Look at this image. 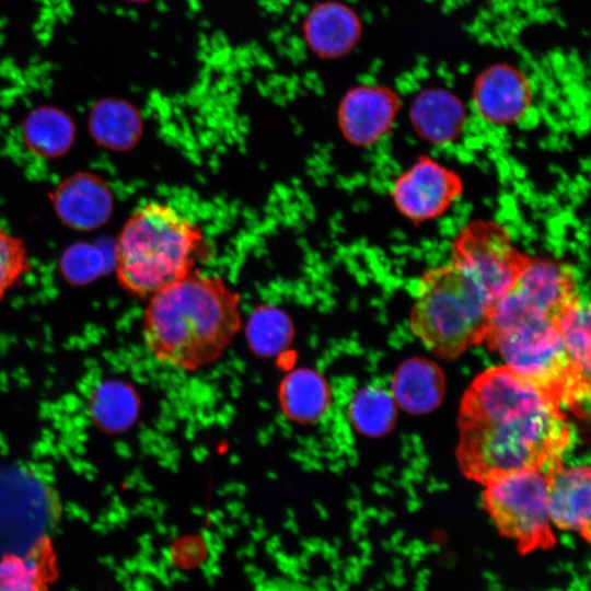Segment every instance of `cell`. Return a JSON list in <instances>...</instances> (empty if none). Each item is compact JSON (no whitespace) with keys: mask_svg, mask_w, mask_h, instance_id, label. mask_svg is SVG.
Instances as JSON below:
<instances>
[{"mask_svg":"<svg viewBox=\"0 0 591 591\" xmlns=\"http://www.w3.org/2000/svg\"><path fill=\"white\" fill-rule=\"evenodd\" d=\"M459 432L460 468L480 484L515 470L543 471L571 441L560 404L505 364L470 384L461 399Z\"/></svg>","mask_w":591,"mask_h":591,"instance_id":"1","label":"cell"},{"mask_svg":"<svg viewBox=\"0 0 591 591\" xmlns=\"http://www.w3.org/2000/svg\"><path fill=\"white\" fill-rule=\"evenodd\" d=\"M148 299L144 347L157 362L179 371L218 361L243 325L240 294L217 275L194 269Z\"/></svg>","mask_w":591,"mask_h":591,"instance_id":"2","label":"cell"},{"mask_svg":"<svg viewBox=\"0 0 591 591\" xmlns=\"http://www.w3.org/2000/svg\"><path fill=\"white\" fill-rule=\"evenodd\" d=\"M200 227L173 206L148 201L125 222L115 245L120 287L149 298L192 270L204 246Z\"/></svg>","mask_w":591,"mask_h":591,"instance_id":"3","label":"cell"},{"mask_svg":"<svg viewBox=\"0 0 591 591\" xmlns=\"http://www.w3.org/2000/svg\"><path fill=\"white\" fill-rule=\"evenodd\" d=\"M493 300L466 271L449 263L420 277L410 328L437 356L454 359L484 341Z\"/></svg>","mask_w":591,"mask_h":591,"instance_id":"4","label":"cell"},{"mask_svg":"<svg viewBox=\"0 0 591 591\" xmlns=\"http://www.w3.org/2000/svg\"><path fill=\"white\" fill-rule=\"evenodd\" d=\"M484 341L510 370L553 396L560 406L584 412L590 379L569 360L556 324H538L488 335Z\"/></svg>","mask_w":591,"mask_h":591,"instance_id":"5","label":"cell"},{"mask_svg":"<svg viewBox=\"0 0 591 591\" xmlns=\"http://www.w3.org/2000/svg\"><path fill=\"white\" fill-rule=\"evenodd\" d=\"M483 485L487 513L499 533L512 541L521 555L555 546L543 471L515 470L494 475Z\"/></svg>","mask_w":591,"mask_h":591,"instance_id":"6","label":"cell"},{"mask_svg":"<svg viewBox=\"0 0 591 591\" xmlns=\"http://www.w3.org/2000/svg\"><path fill=\"white\" fill-rule=\"evenodd\" d=\"M565 265L532 258L513 287L494 302L486 335L544 323H558L580 297Z\"/></svg>","mask_w":591,"mask_h":591,"instance_id":"7","label":"cell"},{"mask_svg":"<svg viewBox=\"0 0 591 591\" xmlns=\"http://www.w3.org/2000/svg\"><path fill=\"white\" fill-rule=\"evenodd\" d=\"M531 260L512 244L502 225L475 220L454 239L450 263L471 275L495 302L513 287Z\"/></svg>","mask_w":591,"mask_h":591,"instance_id":"8","label":"cell"},{"mask_svg":"<svg viewBox=\"0 0 591 591\" xmlns=\"http://www.w3.org/2000/svg\"><path fill=\"white\" fill-rule=\"evenodd\" d=\"M462 190L457 173L424 155L395 181L392 197L402 215L421 222L441 216Z\"/></svg>","mask_w":591,"mask_h":591,"instance_id":"9","label":"cell"},{"mask_svg":"<svg viewBox=\"0 0 591 591\" xmlns=\"http://www.w3.org/2000/svg\"><path fill=\"white\" fill-rule=\"evenodd\" d=\"M401 106L399 94L390 86L356 85L339 103L337 124L348 142L371 146L391 130Z\"/></svg>","mask_w":591,"mask_h":591,"instance_id":"10","label":"cell"},{"mask_svg":"<svg viewBox=\"0 0 591 591\" xmlns=\"http://www.w3.org/2000/svg\"><path fill=\"white\" fill-rule=\"evenodd\" d=\"M532 96L525 73L509 62L488 66L473 83L472 97L478 115L497 126L520 120L528 112Z\"/></svg>","mask_w":591,"mask_h":591,"instance_id":"11","label":"cell"},{"mask_svg":"<svg viewBox=\"0 0 591 591\" xmlns=\"http://www.w3.org/2000/svg\"><path fill=\"white\" fill-rule=\"evenodd\" d=\"M552 525L578 533L590 542L591 471L588 465L564 466L557 460L543 470Z\"/></svg>","mask_w":591,"mask_h":591,"instance_id":"12","label":"cell"},{"mask_svg":"<svg viewBox=\"0 0 591 591\" xmlns=\"http://www.w3.org/2000/svg\"><path fill=\"white\" fill-rule=\"evenodd\" d=\"M303 37L311 51L322 59H337L350 54L362 34V22L349 5L326 0L315 3L302 24Z\"/></svg>","mask_w":591,"mask_h":591,"instance_id":"13","label":"cell"},{"mask_svg":"<svg viewBox=\"0 0 591 591\" xmlns=\"http://www.w3.org/2000/svg\"><path fill=\"white\" fill-rule=\"evenodd\" d=\"M54 204L58 217L69 227L92 230L111 216L113 196L107 185L93 174L73 175L55 192Z\"/></svg>","mask_w":591,"mask_h":591,"instance_id":"14","label":"cell"},{"mask_svg":"<svg viewBox=\"0 0 591 591\" xmlns=\"http://www.w3.org/2000/svg\"><path fill=\"white\" fill-rule=\"evenodd\" d=\"M277 401L283 416L298 425H314L326 417L332 406V389L318 370L299 367L280 380Z\"/></svg>","mask_w":591,"mask_h":591,"instance_id":"15","label":"cell"},{"mask_svg":"<svg viewBox=\"0 0 591 591\" xmlns=\"http://www.w3.org/2000/svg\"><path fill=\"white\" fill-rule=\"evenodd\" d=\"M409 118L421 139L441 144L460 136L466 114L462 101L454 93L444 88H427L414 97Z\"/></svg>","mask_w":591,"mask_h":591,"instance_id":"16","label":"cell"},{"mask_svg":"<svg viewBox=\"0 0 591 591\" xmlns=\"http://www.w3.org/2000/svg\"><path fill=\"white\" fill-rule=\"evenodd\" d=\"M445 381L440 367L427 359L412 358L403 362L392 380V396L403 409L424 414L442 401Z\"/></svg>","mask_w":591,"mask_h":591,"instance_id":"17","label":"cell"},{"mask_svg":"<svg viewBox=\"0 0 591 591\" xmlns=\"http://www.w3.org/2000/svg\"><path fill=\"white\" fill-rule=\"evenodd\" d=\"M90 131L102 147L113 150L132 148L142 134V119L138 109L119 99L97 102L90 114Z\"/></svg>","mask_w":591,"mask_h":591,"instance_id":"18","label":"cell"},{"mask_svg":"<svg viewBox=\"0 0 591 591\" xmlns=\"http://www.w3.org/2000/svg\"><path fill=\"white\" fill-rule=\"evenodd\" d=\"M74 135L72 119L54 106L37 107L23 124L25 143L34 153L46 159L63 155L72 146Z\"/></svg>","mask_w":591,"mask_h":591,"instance_id":"19","label":"cell"},{"mask_svg":"<svg viewBox=\"0 0 591 591\" xmlns=\"http://www.w3.org/2000/svg\"><path fill=\"white\" fill-rule=\"evenodd\" d=\"M294 325L282 309L262 304L254 309L245 324V338L252 352L262 358H273L292 343Z\"/></svg>","mask_w":591,"mask_h":591,"instance_id":"20","label":"cell"},{"mask_svg":"<svg viewBox=\"0 0 591 591\" xmlns=\"http://www.w3.org/2000/svg\"><path fill=\"white\" fill-rule=\"evenodd\" d=\"M396 403L387 391L376 385L359 389L348 405V418L355 430L366 437L386 434L396 420Z\"/></svg>","mask_w":591,"mask_h":591,"instance_id":"21","label":"cell"},{"mask_svg":"<svg viewBox=\"0 0 591 591\" xmlns=\"http://www.w3.org/2000/svg\"><path fill=\"white\" fill-rule=\"evenodd\" d=\"M557 331L575 369L590 379V304L580 296L561 315Z\"/></svg>","mask_w":591,"mask_h":591,"instance_id":"22","label":"cell"},{"mask_svg":"<svg viewBox=\"0 0 591 591\" xmlns=\"http://www.w3.org/2000/svg\"><path fill=\"white\" fill-rule=\"evenodd\" d=\"M135 392L123 383L106 382L94 393L91 401L93 418L109 430L129 426L137 413Z\"/></svg>","mask_w":591,"mask_h":591,"instance_id":"23","label":"cell"},{"mask_svg":"<svg viewBox=\"0 0 591 591\" xmlns=\"http://www.w3.org/2000/svg\"><path fill=\"white\" fill-rule=\"evenodd\" d=\"M44 578L36 559L8 555L0 560V591H47Z\"/></svg>","mask_w":591,"mask_h":591,"instance_id":"24","label":"cell"},{"mask_svg":"<svg viewBox=\"0 0 591 591\" xmlns=\"http://www.w3.org/2000/svg\"><path fill=\"white\" fill-rule=\"evenodd\" d=\"M30 270L24 241L0 227V300Z\"/></svg>","mask_w":591,"mask_h":591,"instance_id":"25","label":"cell"},{"mask_svg":"<svg viewBox=\"0 0 591 591\" xmlns=\"http://www.w3.org/2000/svg\"><path fill=\"white\" fill-rule=\"evenodd\" d=\"M127 1H131V2H144V1H148V0H127Z\"/></svg>","mask_w":591,"mask_h":591,"instance_id":"26","label":"cell"}]
</instances>
